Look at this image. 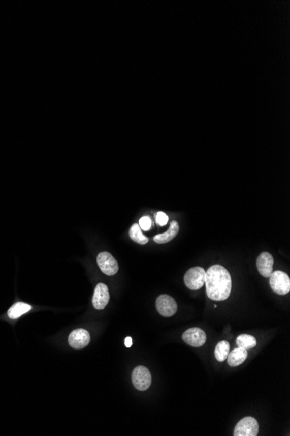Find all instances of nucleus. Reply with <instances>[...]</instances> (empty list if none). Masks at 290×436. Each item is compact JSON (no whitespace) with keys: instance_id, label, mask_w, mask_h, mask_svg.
<instances>
[{"instance_id":"f257e3e1","label":"nucleus","mask_w":290,"mask_h":436,"mask_svg":"<svg viewBox=\"0 0 290 436\" xmlns=\"http://www.w3.org/2000/svg\"><path fill=\"white\" fill-rule=\"evenodd\" d=\"M208 297L215 301L227 300L231 295L232 281L230 273L222 266L210 267L205 274Z\"/></svg>"},{"instance_id":"f03ea898","label":"nucleus","mask_w":290,"mask_h":436,"mask_svg":"<svg viewBox=\"0 0 290 436\" xmlns=\"http://www.w3.org/2000/svg\"><path fill=\"white\" fill-rule=\"evenodd\" d=\"M269 284L273 291L280 295H285L290 291V279L282 271H275L269 276Z\"/></svg>"},{"instance_id":"7ed1b4c3","label":"nucleus","mask_w":290,"mask_h":436,"mask_svg":"<svg viewBox=\"0 0 290 436\" xmlns=\"http://www.w3.org/2000/svg\"><path fill=\"white\" fill-rule=\"evenodd\" d=\"M205 274L206 272L200 267H195L188 269L184 275L185 286L191 290L202 288L205 284Z\"/></svg>"},{"instance_id":"20e7f679","label":"nucleus","mask_w":290,"mask_h":436,"mask_svg":"<svg viewBox=\"0 0 290 436\" xmlns=\"http://www.w3.org/2000/svg\"><path fill=\"white\" fill-rule=\"evenodd\" d=\"M132 382L139 391H145L151 385L150 370L144 366H138L132 372Z\"/></svg>"},{"instance_id":"39448f33","label":"nucleus","mask_w":290,"mask_h":436,"mask_svg":"<svg viewBox=\"0 0 290 436\" xmlns=\"http://www.w3.org/2000/svg\"><path fill=\"white\" fill-rule=\"evenodd\" d=\"M259 432V425L255 419L248 416L237 423L234 430L235 436H256Z\"/></svg>"},{"instance_id":"423d86ee","label":"nucleus","mask_w":290,"mask_h":436,"mask_svg":"<svg viewBox=\"0 0 290 436\" xmlns=\"http://www.w3.org/2000/svg\"><path fill=\"white\" fill-rule=\"evenodd\" d=\"M156 309L164 317H171L175 315L177 311V304L171 296L162 295L156 299Z\"/></svg>"},{"instance_id":"0eeeda50","label":"nucleus","mask_w":290,"mask_h":436,"mask_svg":"<svg viewBox=\"0 0 290 436\" xmlns=\"http://www.w3.org/2000/svg\"><path fill=\"white\" fill-rule=\"evenodd\" d=\"M98 265L104 274L106 275H114L117 274L119 269L118 263L111 253L103 252L99 253L96 258Z\"/></svg>"},{"instance_id":"6e6552de","label":"nucleus","mask_w":290,"mask_h":436,"mask_svg":"<svg viewBox=\"0 0 290 436\" xmlns=\"http://www.w3.org/2000/svg\"><path fill=\"white\" fill-rule=\"evenodd\" d=\"M183 340L189 346H194V347H200V346H204L206 342V334L201 328H189L183 333Z\"/></svg>"},{"instance_id":"1a4fd4ad","label":"nucleus","mask_w":290,"mask_h":436,"mask_svg":"<svg viewBox=\"0 0 290 436\" xmlns=\"http://www.w3.org/2000/svg\"><path fill=\"white\" fill-rule=\"evenodd\" d=\"M110 301L109 288L104 283H99L95 288L93 295L92 303L94 307L98 310L105 309Z\"/></svg>"},{"instance_id":"9d476101","label":"nucleus","mask_w":290,"mask_h":436,"mask_svg":"<svg viewBox=\"0 0 290 436\" xmlns=\"http://www.w3.org/2000/svg\"><path fill=\"white\" fill-rule=\"evenodd\" d=\"M68 341H69L70 346L73 348H84L90 343V334L84 329H77L70 334Z\"/></svg>"},{"instance_id":"9b49d317","label":"nucleus","mask_w":290,"mask_h":436,"mask_svg":"<svg viewBox=\"0 0 290 436\" xmlns=\"http://www.w3.org/2000/svg\"><path fill=\"white\" fill-rule=\"evenodd\" d=\"M256 266L261 275L269 278L273 273V266H274V258L270 253L264 252L261 253L256 260Z\"/></svg>"},{"instance_id":"f8f14e48","label":"nucleus","mask_w":290,"mask_h":436,"mask_svg":"<svg viewBox=\"0 0 290 436\" xmlns=\"http://www.w3.org/2000/svg\"><path fill=\"white\" fill-rule=\"evenodd\" d=\"M178 232H179V224L176 220H173V221H171V226H170V228H169L167 232H165V234H161V235H156L153 240H154V241L156 243H168V242H170V241H172L175 238L177 237Z\"/></svg>"},{"instance_id":"ddd939ff","label":"nucleus","mask_w":290,"mask_h":436,"mask_svg":"<svg viewBox=\"0 0 290 436\" xmlns=\"http://www.w3.org/2000/svg\"><path fill=\"white\" fill-rule=\"evenodd\" d=\"M247 357H248L247 349L237 347L234 349L233 351H231L228 355V364L231 367H237L242 364L246 361Z\"/></svg>"},{"instance_id":"4468645a","label":"nucleus","mask_w":290,"mask_h":436,"mask_svg":"<svg viewBox=\"0 0 290 436\" xmlns=\"http://www.w3.org/2000/svg\"><path fill=\"white\" fill-rule=\"evenodd\" d=\"M31 309V306L24 302H17L12 305L8 310V316L10 319H18L19 317L24 315V313H28Z\"/></svg>"},{"instance_id":"2eb2a0df","label":"nucleus","mask_w":290,"mask_h":436,"mask_svg":"<svg viewBox=\"0 0 290 436\" xmlns=\"http://www.w3.org/2000/svg\"><path fill=\"white\" fill-rule=\"evenodd\" d=\"M230 343L226 340H222L216 345L215 349V359L220 362L224 361L227 359L228 355L230 354Z\"/></svg>"},{"instance_id":"dca6fc26","label":"nucleus","mask_w":290,"mask_h":436,"mask_svg":"<svg viewBox=\"0 0 290 436\" xmlns=\"http://www.w3.org/2000/svg\"><path fill=\"white\" fill-rule=\"evenodd\" d=\"M257 341L255 340V338L249 334H241L237 337V345L238 347H242V348L251 349L254 348V346H256Z\"/></svg>"},{"instance_id":"f3484780","label":"nucleus","mask_w":290,"mask_h":436,"mask_svg":"<svg viewBox=\"0 0 290 436\" xmlns=\"http://www.w3.org/2000/svg\"><path fill=\"white\" fill-rule=\"evenodd\" d=\"M130 237L132 241L140 245H145L149 242V239L143 235L138 224H134L130 229Z\"/></svg>"},{"instance_id":"a211bd4d","label":"nucleus","mask_w":290,"mask_h":436,"mask_svg":"<svg viewBox=\"0 0 290 436\" xmlns=\"http://www.w3.org/2000/svg\"><path fill=\"white\" fill-rule=\"evenodd\" d=\"M138 225L140 226L141 229H143L144 231H149L151 228L152 222H151L150 217L144 216L141 218Z\"/></svg>"},{"instance_id":"6ab92c4d","label":"nucleus","mask_w":290,"mask_h":436,"mask_svg":"<svg viewBox=\"0 0 290 436\" xmlns=\"http://www.w3.org/2000/svg\"><path fill=\"white\" fill-rule=\"evenodd\" d=\"M156 220L159 226H165L167 224L168 220H169V217L164 212H158L156 214Z\"/></svg>"},{"instance_id":"aec40b11","label":"nucleus","mask_w":290,"mask_h":436,"mask_svg":"<svg viewBox=\"0 0 290 436\" xmlns=\"http://www.w3.org/2000/svg\"><path fill=\"white\" fill-rule=\"evenodd\" d=\"M126 347H131L132 346V339L131 337H127L124 340Z\"/></svg>"}]
</instances>
